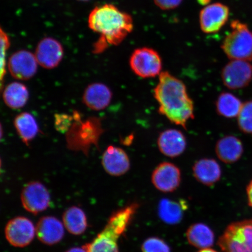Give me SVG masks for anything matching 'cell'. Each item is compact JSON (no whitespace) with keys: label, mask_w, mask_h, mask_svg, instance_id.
I'll return each instance as SVG.
<instances>
[{"label":"cell","mask_w":252,"mask_h":252,"mask_svg":"<svg viewBox=\"0 0 252 252\" xmlns=\"http://www.w3.org/2000/svg\"><path fill=\"white\" fill-rule=\"evenodd\" d=\"M154 95L159 105V113L172 124L186 128L189 121L194 119V102L187 87L169 72H162L159 75Z\"/></svg>","instance_id":"cell-1"},{"label":"cell","mask_w":252,"mask_h":252,"mask_svg":"<svg viewBox=\"0 0 252 252\" xmlns=\"http://www.w3.org/2000/svg\"><path fill=\"white\" fill-rule=\"evenodd\" d=\"M88 25L91 30L100 34L99 39L94 44V53L103 52L109 45H119L134 27L130 15L109 4L93 9L88 18Z\"/></svg>","instance_id":"cell-2"},{"label":"cell","mask_w":252,"mask_h":252,"mask_svg":"<svg viewBox=\"0 0 252 252\" xmlns=\"http://www.w3.org/2000/svg\"><path fill=\"white\" fill-rule=\"evenodd\" d=\"M138 204L132 203L110 217L105 227L92 242L86 245L88 252H119L118 240L136 213Z\"/></svg>","instance_id":"cell-3"},{"label":"cell","mask_w":252,"mask_h":252,"mask_svg":"<svg viewBox=\"0 0 252 252\" xmlns=\"http://www.w3.org/2000/svg\"><path fill=\"white\" fill-rule=\"evenodd\" d=\"M231 28L221 45L223 52L231 61H252V32L239 20L232 21Z\"/></svg>","instance_id":"cell-4"},{"label":"cell","mask_w":252,"mask_h":252,"mask_svg":"<svg viewBox=\"0 0 252 252\" xmlns=\"http://www.w3.org/2000/svg\"><path fill=\"white\" fill-rule=\"evenodd\" d=\"M218 245L223 252H252V219L230 223Z\"/></svg>","instance_id":"cell-5"},{"label":"cell","mask_w":252,"mask_h":252,"mask_svg":"<svg viewBox=\"0 0 252 252\" xmlns=\"http://www.w3.org/2000/svg\"><path fill=\"white\" fill-rule=\"evenodd\" d=\"M130 65L137 76L154 78L161 73L162 59L155 50L149 47L135 49L130 57Z\"/></svg>","instance_id":"cell-6"},{"label":"cell","mask_w":252,"mask_h":252,"mask_svg":"<svg viewBox=\"0 0 252 252\" xmlns=\"http://www.w3.org/2000/svg\"><path fill=\"white\" fill-rule=\"evenodd\" d=\"M223 85L229 89L236 90L247 87L252 80V65L248 61H231L221 71Z\"/></svg>","instance_id":"cell-7"},{"label":"cell","mask_w":252,"mask_h":252,"mask_svg":"<svg viewBox=\"0 0 252 252\" xmlns=\"http://www.w3.org/2000/svg\"><path fill=\"white\" fill-rule=\"evenodd\" d=\"M22 204L27 212L33 214L44 212L50 206V193L42 183L32 182L25 186L21 195Z\"/></svg>","instance_id":"cell-8"},{"label":"cell","mask_w":252,"mask_h":252,"mask_svg":"<svg viewBox=\"0 0 252 252\" xmlns=\"http://www.w3.org/2000/svg\"><path fill=\"white\" fill-rule=\"evenodd\" d=\"M5 235L9 243L13 247L24 248L33 240L36 235V227L30 219L17 217L7 223Z\"/></svg>","instance_id":"cell-9"},{"label":"cell","mask_w":252,"mask_h":252,"mask_svg":"<svg viewBox=\"0 0 252 252\" xmlns=\"http://www.w3.org/2000/svg\"><path fill=\"white\" fill-rule=\"evenodd\" d=\"M229 17L228 6L220 2L206 5L200 12L201 30L207 34L218 32L227 23Z\"/></svg>","instance_id":"cell-10"},{"label":"cell","mask_w":252,"mask_h":252,"mask_svg":"<svg viewBox=\"0 0 252 252\" xmlns=\"http://www.w3.org/2000/svg\"><path fill=\"white\" fill-rule=\"evenodd\" d=\"M151 182L157 190L163 193H172L180 186L181 170L171 162L160 163L154 170Z\"/></svg>","instance_id":"cell-11"},{"label":"cell","mask_w":252,"mask_h":252,"mask_svg":"<svg viewBox=\"0 0 252 252\" xmlns=\"http://www.w3.org/2000/svg\"><path fill=\"white\" fill-rule=\"evenodd\" d=\"M37 62L35 55L27 50H20L9 58L8 69L12 77L17 80H28L36 73Z\"/></svg>","instance_id":"cell-12"},{"label":"cell","mask_w":252,"mask_h":252,"mask_svg":"<svg viewBox=\"0 0 252 252\" xmlns=\"http://www.w3.org/2000/svg\"><path fill=\"white\" fill-rule=\"evenodd\" d=\"M64 50L59 41L46 37L37 45L35 57L38 64L46 69L57 67L62 61Z\"/></svg>","instance_id":"cell-13"},{"label":"cell","mask_w":252,"mask_h":252,"mask_svg":"<svg viewBox=\"0 0 252 252\" xmlns=\"http://www.w3.org/2000/svg\"><path fill=\"white\" fill-rule=\"evenodd\" d=\"M157 145L163 155L176 158L182 155L187 149V138L184 133L177 129H167L160 133Z\"/></svg>","instance_id":"cell-14"},{"label":"cell","mask_w":252,"mask_h":252,"mask_svg":"<svg viewBox=\"0 0 252 252\" xmlns=\"http://www.w3.org/2000/svg\"><path fill=\"white\" fill-rule=\"evenodd\" d=\"M102 163L108 174L120 176L125 174L130 168V159L121 148L110 146L104 152Z\"/></svg>","instance_id":"cell-15"},{"label":"cell","mask_w":252,"mask_h":252,"mask_svg":"<svg viewBox=\"0 0 252 252\" xmlns=\"http://www.w3.org/2000/svg\"><path fill=\"white\" fill-rule=\"evenodd\" d=\"M36 235L43 244L55 245L61 242L64 237V225L56 217H43L37 223Z\"/></svg>","instance_id":"cell-16"},{"label":"cell","mask_w":252,"mask_h":252,"mask_svg":"<svg viewBox=\"0 0 252 252\" xmlns=\"http://www.w3.org/2000/svg\"><path fill=\"white\" fill-rule=\"evenodd\" d=\"M112 98V93L108 86L101 83H94L85 90L83 100L88 108L97 111L107 108Z\"/></svg>","instance_id":"cell-17"},{"label":"cell","mask_w":252,"mask_h":252,"mask_svg":"<svg viewBox=\"0 0 252 252\" xmlns=\"http://www.w3.org/2000/svg\"><path fill=\"white\" fill-rule=\"evenodd\" d=\"M195 179L201 184L212 187L221 177L222 171L219 163L212 158H203L197 160L193 166Z\"/></svg>","instance_id":"cell-18"},{"label":"cell","mask_w":252,"mask_h":252,"mask_svg":"<svg viewBox=\"0 0 252 252\" xmlns=\"http://www.w3.org/2000/svg\"><path fill=\"white\" fill-rule=\"evenodd\" d=\"M216 153L222 162L228 164L235 163L243 155V144L234 135H226L217 141Z\"/></svg>","instance_id":"cell-19"},{"label":"cell","mask_w":252,"mask_h":252,"mask_svg":"<svg viewBox=\"0 0 252 252\" xmlns=\"http://www.w3.org/2000/svg\"><path fill=\"white\" fill-rule=\"evenodd\" d=\"M186 235L189 244L200 250L210 248L215 240L213 230L203 223H194L189 226Z\"/></svg>","instance_id":"cell-20"},{"label":"cell","mask_w":252,"mask_h":252,"mask_svg":"<svg viewBox=\"0 0 252 252\" xmlns=\"http://www.w3.org/2000/svg\"><path fill=\"white\" fill-rule=\"evenodd\" d=\"M63 223L68 232L74 235L83 234L87 228V219L84 211L76 206H72L65 211Z\"/></svg>","instance_id":"cell-21"},{"label":"cell","mask_w":252,"mask_h":252,"mask_svg":"<svg viewBox=\"0 0 252 252\" xmlns=\"http://www.w3.org/2000/svg\"><path fill=\"white\" fill-rule=\"evenodd\" d=\"M2 97L5 105L9 108L21 109L26 105L29 99V92L25 85L14 82L5 87Z\"/></svg>","instance_id":"cell-22"},{"label":"cell","mask_w":252,"mask_h":252,"mask_svg":"<svg viewBox=\"0 0 252 252\" xmlns=\"http://www.w3.org/2000/svg\"><path fill=\"white\" fill-rule=\"evenodd\" d=\"M187 210V205L182 202L169 199H163L158 206V215L163 222L169 225L180 222Z\"/></svg>","instance_id":"cell-23"},{"label":"cell","mask_w":252,"mask_h":252,"mask_svg":"<svg viewBox=\"0 0 252 252\" xmlns=\"http://www.w3.org/2000/svg\"><path fill=\"white\" fill-rule=\"evenodd\" d=\"M14 126L21 140L27 145L35 137L39 132V126L35 119L30 113L24 112L14 120Z\"/></svg>","instance_id":"cell-24"},{"label":"cell","mask_w":252,"mask_h":252,"mask_svg":"<svg viewBox=\"0 0 252 252\" xmlns=\"http://www.w3.org/2000/svg\"><path fill=\"white\" fill-rule=\"evenodd\" d=\"M242 105L241 100L231 93L224 92L220 94L216 103L218 114L226 118L237 117Z\"/></svg>","instance_id":"cell-25"},{"label":"cell","mask_w":252,"mask_h":252,"mask_svg":"<svg viewBox=\"0 0 252 252\" xmlns=\"http://www.w3.org/2000/svg\"><path fill=\"white\" fill-rule=\"evenodd\" d=\"M238 125L246 134H252V100L243 103L238 116Z\"/></svg>","instance_id":"cell-26"},{"label":"cell","mask_w":252,"mask_h":252,"mask_svg":"<svg viewBox=\"0 0 252 252\" xmlns=\"http://www.w3.org/2000/svg\"><path fill=\"white\" fill-rule=\"evenodd\" d=\"M142 252H171L169 245L162 239L150 237L145 240L141 246Z\"/></svg>","instance_id":"cell-27"},{"label":"cell","mask_w":252,"mask_h":252,"mask_svg":"<svg viewBox=\"0 0 252 252\" xmlns=\"http://www.w3.org/2000/svg\"><path fill=\"white\" fill-rule=\"evenodd\" d=\"M10 45L9 37L7 34L1 29V76L5 72L6 53Z\"/></svg>","instance_id":"cell-28"},{"label":"cell","mask_w":252,"mask_h":252,"mask_svg":"<svg viewBox=\"0 0 252 252\" xmlns=\"http://www.w3.org/2000/svg\"><path fill=\"white\" fill-rule=\"evenodd\" d=\"M72 118L67 115H56L55 126L57 130L62 132L67 130L70 127Z\"/></svg>","instance_id":"cell-29"},{"label":"cell","mask_w":252,"mask_h":252,"mask_svg":"<svg viewBox=\"0 0 252 252\" xmlns=\"http://www.w3.org/2000/svg\"><path fill=\"white\" fill-rule=\"evenodd\" d=\"M183 0H154V3L162 10H171L181 4Z\"/></svg>","instance_id":"cell-30"},{"label":"cell","mask_w":252,"mask_h":252,"mask_svg":"<svg viewBox=\"0 0 252 252\" xmlns=\"http://www.w3.org/2000/svg\"><path fill=\"white\" fill-rule=\"evenodd\" d=\"M247 194L249 206L252 209V179L247 186Z\"/></svg>","instance_id":"cell-31"},{"label":"cell","mask_w":252,"mask_h":252,"mask_svg":"<svg viewBox=\"0 0 252 252\" xmlns=\"http://www.w3.org/2000/svg\"><path fill=\"white\" fill-rule=\"evenodd\" d=\"M65 252H88L86 245L81 247H74L70 249Z\"/></svg>","instance_id":"cell-32"},{"label":"cell","mask_w":252,"mask_h":252,"mask_svg":"<svg viewBox=\"0 0 252 252\" xmlns=\"http://www.w3.org/2000/svg\"><path fill=\"white\" fill-rule=\"evenodd\" d=\"M198 252H218L216 250H213L212 248L203 249V250H200Z\"/></svg>","instance_id":"cell-33"},{"label":"cell","mask_w":252,"mask_h":252,"mask_svg":"<svg viewBox=\"0 0 252 252\" xmlns=\"http://www.w3.org/2000/svg\"><path fill=\"white\" fill-rule=\"evenodd\" d=\"M198 1H199L201 4L207 5L211 0H198Z\"/></svg>","instance_id":"cell-34"},{"label":"cell","mask_w":252,"mask_h":252,"mask_svg":"<svg viewBox=\"0 0 252 252\" xmlns=\"http://www.w3.org/2000/svg\"><path fill=\"white\" fill-rule=\"evenodd\" d=\"M80 1H88V0H80Z\"/></svg>","instance_id":"cell-35"}]
</instances>
